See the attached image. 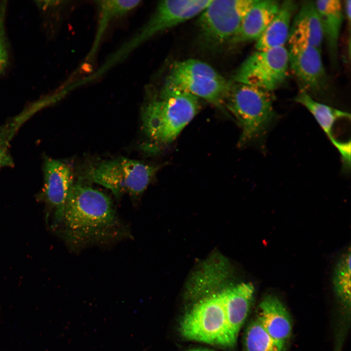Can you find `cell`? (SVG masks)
<instances>
[{
    "mask_svg": "<svg viewBox=\"0 0 351 351\" xmlns=\"http://www.w3.org/2000/svg\"><path fill=\"white\" fill-rule=\"evenodd\" d=\"M323 36L314 1L305 0L293 17L288 42L299 43L321 50Z\"/></svg>",
    "mask_w": 351,
    "mask_h": 351,
    "instance_id": "7c38bea8",
    "label": "cell"
},
{
    "mask_svg": "<svg viewBox=\"0 0 351 351\" xmlns=\"http://www.w3.org/2000/svg\"><path fill=\"white\" fill-rule=\"evenodd\" d=\"M257 319L267 332L275 339L286 343L292 330L290 315L281 301L268 295L258 305Z\"/></svg>",
    "mask_w": 351,
    "mask_h": 351,
    "instance_id": "9a60e30c",
    "label": "cell"
},
{
    "mask_svg": "<svg viewBox=\"0 0 351 351\" xmlns=\"http://www.w3.org/2000/svg\"><path fill=\"white\" fill-rule=\"evenodd\" d=\"M7 3L0 2V77L7 70L10 61V49L6 29Z\"/></svg>",
    "mask_w": 351,
    "mask_h": 351,
    "instance_id": "7402d4cb",
    "label": "cell"
},
{
    "mask_svg": "<svg viewBox=\"0 0 351 351\" xmlns=\"http://www.w3.org/2000/svg\"></svg>",
    "mask_w": 351,
    "mask_h": 351,
    "instance_id": "484cf974",
    "label": "cell"
},
{
    "mask_svg": "<svg viewBox=\"0 0 351 351\" xmlns=\"http://www.w3.org/2000/svg\"><path fill=\"white\" fill-rule=\"evenodd\" d=\"M42 196L54 210L56 223L61 222L65 205L74 184L73 171L66 162L47 158L43 164Z\"/></svg>",
    "mask_w": 351,
    "mask_h": 351,
    "instance_id": "8fae6325",
    "label": "cell"
},
{
    "mask_svg": "<svg viewBox=\"0 0 351 351\" xmlns=\"http://www.w3.org/2000/svg\"><path fill=\"white\" fill-rule=\"evenodd\" d=\"M208 351L209 350H192L191 351Z\"/></svg>",
    "mask_w": 351,
    "mask_h": 351,
    "instance_id": "d4e9b609",
    "label": "cell"
},
{
    "mask_svg": "<svg viewBox=\"0 0 351 351\" xmlns=\"http://www.w3.org/2000/svg\"><path fill=\"white\" fill-rule=\"evenodd\" d=\"M230 84L207 63L189 59L172 65L164 86L188 92L224 111Z\"/></svg>",
    "mask_w": 351,
    "mask_h": 351,
    "instance_id": "8992f818",
    "label": "cell"
},
{
    "mask_svg": "<svg viewBox=\"0 0 351 351\" xmlns=\"http://www.w3.org/2000/svg\"><path fill=\"white\" fill-rule=\"evenodd\" d=\"M159 168L120 157L89 165L83 173L82 179L105 187L117 197L125 193L136 197L146 190Z\"/></svg>",
    "mask_w": 351,
    "mask_h": 351,
    "instance_id": "5b68a950",
    "label": "cell"
},
{
    "mask_svg": "<svg viewBox=\"0 0 351 351\" xmlns=\"http://www.w3.org/2000/svg\"><path fill=\"white\" fill-rule=\"evenodd\" d=\"M225 310L229 330L236 342L248 316L254 293L250 282H242L224 289Z\"/></svg>",
    "mask_w": 351,
    "mask_h": 351,
    "instance_id": "5bb4252c",
    "label": "cell"
},
{
    "mask_svg": "<svg viewBox=\"0 0 351 351\" xmlns=\"http://www.w3.org/2000/svg\"><path fill=\"white\" fill-rule=\"evenodd\" d=\"M297 5L292 0L280 3L279 9L261 36L256 41V50L284 46L288 42L292 21Z\"/></svg>",
    "mask_w": 351,
    "mask_h": 351,
    "instance_id": "e0dca14e",
    "label": "cell"
},
{
    "mask_svg": "<svg viewBox=\"0 0 351 351\" xmlns=\"http://www.w3.org/2000/svg\"><path fill=\"white\" fill-rule=\"evenodd\" d=\"M244 343L245 351H284L285 345L272 337L257 318L248 327Z\"/></svg>",
    "mask_w": 351,
    "mask_h": 351,
    "instance_id": "ffe728a7",
    "label": "cell"
},
{
    "mask_svg": "<svg viewBox=\"0 0 351 351\" xmlns=\"http://www.w3.org/2000/svg\"><path fill=\"white\" fill-rule=\"evenodd\" d=\"M256 0H211L198 20L203 46L217 48L229 42Z\"/></svg>",
    "mask_w": 351,
    "mask_h": 351,
    "instance_id": "52a82bcc",
    "label": "cell"
},
{
    "mask_svg": "<svg viewBox=\"0 0 351 351\" xmlns=\"http://www.w3.org/2000/svg\"><path fill=\"white\" fill-rule=\"evenodd\" d=\"M294 100L312 114L330 140L334 138L333 128L335 122L339 119H350L351 118L349 113L316 101L310 94L301 88Z\"/></svg>",
    "mask_w": 351,
    "mask_h": 351,
    "instance_id": "ac0fdd59",
    "label": "cell"
},
{
    "mask_svg": "<svg viewBox=\"0 0 351 351\" xmlns=\"http://www.w3.org/2000/svg\"><path fill=\"white\" fill-rule=\"evenodd\" d=\"M280 3L274 0H256L244 17L237 32L229 42L236 44L256 41L277 13Z\"/></svg>",
    "mask_w": 351,
    "mask_h": 351,
    "instance_id": "4fadbf2b",
    "label": "cell"
},
{
    "mask_svg": "<svg viewBox=\"0 0 351 351\" xmlns=\"http://www.w3.org/2000/svg\"><path fill=\"white\" fill-rule=\"evenodd\" d=\"M148 98L142 109V127L147 137L157 144L174 141L200 108L196 97L165 86L159 96Z\"/></svg>",
    "mask_w": 351,
    "mask_h": 351,
    "instance_id": "7a4b0ae2",
    "label": "cell"
},
{
    "mask_svg": "<svg viewBox=\"0 0 351 351\" xmlns=\"http://www.w3.org/2000/svg\"><path fill=\"white\" fill-rule=\"evenodd\" d=\"M272 92L242 83L231 82L224 100V107L241 128L238 144L262 142L277 118Z\"/></svg>",
    "mask_w": 351,
    "mask_h": 351,
    "instance_id": "3957f363",
    "label": "cell"
},
{
    "mask_svg": "<svg viewBox=\"0 0 351 351\" xmlns=\"http://www.w3.org/2000/svg\"><path fill=\"white\" fill-rule=\"evenodd\" d=\"M351 250L344 253L336 263L333 286L336 296L347 309L351 307Z\"/></svg>",
    "mask_w": 351,
    "mask_h": 351,
    "instance_id": "44dd1931",
    "label": "cell"
},
{
    "mask_svg": "<svg viewBox=\"0 0 351 351\" xmlns=\"http://www.w3.org/2000/svg\"><path fill=\"white\" fill-rule=\"evenodd\" d=\"M289 65L300 84V88L309 94L319 93L325 89L327 78L321 50L303 43H289Z\"/></svg>",
    "mask_w": 351,
    "mask_h": 351,
    "instance_id": "30bf717a",
    "label": "cell"
},
{
    "mask_svg": "<svg viewBox=\"0 0 351 351\" xmlns=\"http://www.w3.org/2000/svg\"><path fill=\"white\" fill-rule=\"evenodd\" d=\"M289 68L288 50L284 46L256 50L238 67L233 81L273 92L286 81Z\"/></svg>",
    "mask_w": 351,
    "mask_h": 351,
    "instance_id": "ba28073f",
    "label": "cell"
},
{
    "mask_svg": "<svg viewBox=\"0 0 351 351\" xmlns=\"http://www.w3.org/2000/svg\"><path fill=\"white\" fill-rule=\"evenodd\" d=\"M211 0H175L159 1L149 20L119 47L125 56L154 35L200 14Z\"/></svg>",
    "mask_w": 351,
    "mask_h": 351,
    "instance_id": "9c48e42d",
    "label": "cell"
},
{
    "mask_svg": "<svg viewBox=\"0 0 351 351\" xmlns=\"http://www.w3.org/2000/svg\"><path fill=\"white\" fill-rule=\"evenodd\" d=\"M61 222L66 240L74 248L104 242L121 234L110 198L80 181L72 187Z\"/></svg>",
    "mask_w": 351,
    "mask_h": 351,
    "instance_id": "6da1fadb",
    "label": "cell"
},
{
    "mask_svg": "<svg viewBox=\"0 0 351 351\" xmlns=\"http://www.w3.org/2000/svg\"><path fill=\"white\" fill-rule=\"evenodd\" d=\"M180 331L187 339L233 347L236 342L229 328L224 289L200 297L183 316Z\"/></svg>",
    "mask_w": 351,
    "mask_h": 351,
    "instance_id": "277c9868",
    "label": "cell"
},
{
    "mask_svg": "<svg viewBox=\"0 0 351 351\" xmlns=\"http://www.w3.org/2000/svg\"><path fill=\"white\" fill-rule=\"evenodd\" d=\"M141 1L137 0H105L95 1L98 12V30L93 45L86 58V59L90 60L94 57L109 22L113 19L125 15L138 6Z\"/></svg>",
    "mask_w": 351,
    "mask_h": 351,
    "instance_id": "d6986e66",
    "label": "cell"
},
{
    "mask_svg": "<svg viewBox=\"0 0 351 351\" xmlns=\"http://www.w3.org/2000/svg\"><path fill=\"white\" fill-rule=\"evenodd\" d=\"M8 128L0 127V170L11 167L14 163L10 154L8 146L12 133Z\"/></svg>",
    "mask_w": 351,
    "mask_h": 351,
    "instance_id": "603a6c76",
    "label": "cell"
},
{
    "mask_svg": "<svg viewBox=\"0 0 351 351\" xmlns=\"http://www.w3.org/2000/svg\"><path fill=\"white\" fill-rule=\"evenodd\" d=\"M331 141L340 154L343 172H349L351 170V140L343 141L333 138Z\"/></svg>",
    "mask_w": 351,
    "mask_h": 351,
    "instance_id": "cb8c5ba5",
    "label": "cell"
},
{
    "mask_svg": "<svg viewBox=\"0 0 351 351\" xmlns=\"http://www.w3.org/2000/svg\"><path fill=\"white\" fill-rule=\"evenodd\" d=\"M322 27L323 39L326 41L331 59L336 63L338 48L344 13L339 0L314 1Z\"/></svg>",
    "mask_w": 351,
    "mask_h": 351,
    "instance_id": "2e32d148",
    "label": "cell"
}]
</instances>
